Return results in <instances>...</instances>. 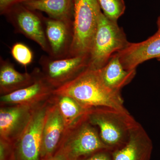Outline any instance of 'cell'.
<instances>
[{"mask_svg": "<svg viewBox=\"0 0 160 160\" xmlns=\"http://www.w3.org/2000/svg\"><path fill=\"white\" fill-rule=\"evenodd\" d=\"M53 95L73 98L86 108L108 107L125 110L120 92L106 86L98 70L87 68L74 79L55 89Z\"/></svg>", "mask_w": 160, "mask_h": 160, "instance_id": "1", "label": "cell"}, {"mask_svg": "<svg viewBox=\"0 0 160 160\" xmlns=\"http://www.w3.org/2000/svg\"><path fill=\"white\" fill-rule=\"evenodd\" d=\"M87 119L97 127L101 140L111 152L127 142L139 124L127 109L108 107L91 108Z\"/></svg>", "mask_w": 160, "mask_h": 160, "instance_id": "2", "label": "cell"}, {"mask_svg": "<svg viewBox=\"0 0 160 160\" xmlns=\"http://www.w3.org/2000/svg\"><path fill=\"white\" fill-rule=\"evenodd\" d=\"M129 42L117 22L107 18L102 12L89 50L88 68L102 69L114 53L125 49Z\"/></svg>", "mask_w": 160, "mask_h": 160, "instance_id": "3", "label": "cell"}, {"mask_svg": "<svg viewBox=\"0 0 160 160\" xmlns=\"http://www.w3.org/2000/svg\"><path fill=\"white\" fill-rule=\"evenodd\" d=\"M73 39L69 57L89 55L102 11L97 0H73Z\"/></svg>", "mask_w": 160, "mask_h": 160, "instance_id": "4", "label": "cell"}, {"mask_svg": "<svg viewBox=\"0 0 160 160\" xmlns=\"http://www.w3.org/2000/svg\"><path fill=\"white\" fill-rule=\"evenodd\" d=\"M59 149L67 160H77L100 150H109L101 140L97 128L89 122L87 117L66 130Z\"/></svg>", "mask_w": 160, "mask_h": 160, "instance_id": "5", "label": "cell"}, {"mask_svg": "<svg viewBox=\"0 0 160 160\" xmlns=\"http://www.w3.org/2000/svg\"><path fill=\"white\" fill-rule=\"evenodd\" d=\"M89 55L55 59L42 55L39 60L41 76L53 89L69 82L88 68Z\"/></svg>", "mask_w": 160, "mask_h": 160, "instance_id": "6", "label": "cell"}, {"mask_svg": "<svg viewBox=\"0 0 160 160\" xmlns=\"http://www.w3.org/2000/svg\"><path fill=\"white\" fill-rule=\"evenodd\" d=\"M51 97L36 106L26 130L14 144L16 160H41L43 126Z\"/></svg>", "mask_w": 160, "mask_h": 160, "instance_id": "7", "label": "cell"}, {"mask_svg": "<svg viewBox=\"0 0 160 160\" xmlns=\"http://www.w3.org/2000/svg\"><path fill=\"white\" fill-rule=\"evenodd\" d=\"M3 15L13 26L16 32L23 34L32 40L48 55H50V49L45 33L42 15L29 9L22 3H19L12 6Z\"/></svg>", "mask_w": 160, "mask_h": 160, "instance_id": "8", "label": "cell"}, {"mask_svg": "<svg viewBox=\"0 0 160 160\" xmlns=\"http://www.w3.org/2000/svg\"><path fill=\"white\" fill-rule=\"evenodd\" d=\"M36 106H1L0 139L14 144L27 128Z\"/></svg>", "mask_w": 160, "mask_h": 160, "instance_id": "9", "label": "cell"}, {"mask_svg": "<svg viewBox=\"0 0 160 160\" xmlns=\"http://www.w3.org/2000/svg\"><path fill=\"white\" fill-rule=\"evenodd\" d=\"M65 131L64 120L52 96L43 126L41 160L51 157L58 151Z\"/></svg>", "mask_w": 160, "mask_h": 160, "instance_id": "10", "label": "cell"}, {"mask_svg": "<svg viewBox=\"0 0 160 160\" xmlns=\"http://www.w3.org/2000/svg\"><path fill=\"white\" fill-rule=\"evenodd\" d=\"M116 53L127 70L136 69L140 64L151 59L160 60V29L146 41L129 42L125 49Z\"/></svg>", "mask_w": 160, "mask_h": 160, "instance_id": "11", "label": "cell"}, {"mask_svg": "<svg viewBox=\"0 0 160 160\" xmlns=\"http://www.w3.org/2000/svg\"><path fill=\"white\" fill-rule=\"evenodd\" d=\"M43 21L50 49L49 56L55 59L69 57L73 39V25L44 16Z\"/></svg>", "mask_w": 160, "mask_h": 160, "instance_id": "12", "label": "cell"}, {"mask_svg": "<svg viewBox=\"0 0 160 160\" xmlns=\"http://www.w3.org/2000/svg\"><path fill=\"white\" fill-rule=\"evenodd\" d=\"M54 90L41 76L40 70L38 77L32 85L9 94L1 96L0 106H36L49 99L53 95Z\"/></svg>", "mask_w": 160, "mask_h": 160, "instance_id": "13", "label": "cell"}, {"mask_svg": "<svg viewBox=\"0 0 160 160\" xmlns=\"http://www.w3.org/2000/svg\"><path fill=\"white\" fill-rule=\"evenodd\" d=\"M153 149L152 140L139 123L132 131L127 142L112 152V160H150Z\"/></svg>", "mask_w": 160, "mask_h": 160, "instance_id": "14", "label": "cell"}, {"mask_svg": "<svg viewBox=\"0 0 160 160\" xmlns=\"http://www.w3.org/2000/svg\"><path fill=\"white\" fill-rule=\"evenodd\" d=\"M40 72V69H34L31 73H21L15 69L9 61L0 58V94H9L26 88L34 82Z\"/></svg>", "mask_w": 160, "mask_h": 160, "instance_id": "15", "label": "cell"}, {"mask_svg": "<svg viewBox=\"0 0 160 160\" xmlns=\"http://www.w3.org/2000/svg\"><path fill=\"white\" fill-rule=\"evenodd\" d=\"M22 3L31 10L45 12L50 18L73 25V0H26Z\"/></svg>", "mask_w": 160, "mask_h": 160, "instance_id": "16", "label": "cell"}, {"mask_svg": "<svg viewBox=\"0 0 160 160\" xmlns=\"http://www.w3.org/2000/svg\"><path fill=\"white\" fill-rule=\"evenodd\" d=\"M98 70L106 86L118 92L131 82L136 74V69H124L117 53L111 57L106 66Z\"/></svg>", "mask_w": 160, "mask_h": 160, "instance_id": "17", "label": "cell"}, {"mask_svg": "<svg viewBox=\"0 0 160 160\" xmlns=\"http://www.w3.org/2000/svg\"><path fill=\"white\" fill-rule=\"evenodd\" d=\"M52 97L64 120L66 130L87 118L90 109L86 108L73 98L53 94Z\"/></svg>", "mask_w": 160, "mask_h": 160, "instance_id": "18", "label": "cell"}, {"mask_svg": "<svg viewBox=\"0 0 160 160\" xmlns=\"http://www.w3.org/2000/svg\"><path fill=\"white\" fill-rule=\"evenodd\" d=\"M101 10L107 18L117 22L126 10L124 0H97Z\"/></svg>", "mask_w": 160, "mask_h": 160, "instance_id": "19", "label": "cell"}, {"mask_svg": "<svg viewBox=\"0 0 160 160\" xmlns=\"http://www.w3.org/2000/svg\"><path fill=\"white\" fill-rule=\"evenodd\" d=\"M11 53L15 61L23 66H28L33 60V53L31 49L23 43L14 44L12 47Z\"/></svg>", "mask_w": 160, "mask_h": 160, "instance_id": "20", "label": "cell"}, {"mask_svg": "<svg viewBox=\"0 0 160 160\" xmlns=\"http://www.w3.org/2000/svg\"><path fill=\"white\" fill-rule=\"evenodd\" d=\"M0 160H16L13 143L0 139Z\"/></svg>", "mask_w": 160, "mask_h": 160, "instance_id": "21", "label": "cell"}, {"mask_svg": "<svg viewBox=\"0 0 160 160\" xmlns=\"http://www.w3.org/2000/svg\"><path fill=\"white\" fill-rule=\"evenodd\" d=\"M77 160H112L111 152L107 149L100 150Z\"/></svg>", "mask_w": 160, "mask_h": 160, "instance_id": "22", "label": "cell"}, {"mask_svg": "<svg viewBox=\"0 0 160 160\" xmlns=\"http://www.w3.org/2000/svg\"><path fill=\"white\" fill-rule=\"evenodd\" d=\"M25 1L26 0H0V14L3 15L12 6L22 3Z\"/></svg>", "mask_w": 160, "mask_h": 160, "instance_id": "23", "label": "cell"}, {"mask_svg": "<svg viewBox=\"0 0 160 160\" xmlns=\"http://www.w3.org/2000/svg\"><path fill=\"white\" fill-rule=\"evenodd\" d=\"M42 160H67V159L63 152L61 149H58L56 153L51 157L46 159Z\"/></svg>", "mask_w": 160, "mask_h": 160, "instance_id": "24", "label": "cell"}, {"mask_svg": "<svg viewBox=\"0 0 160 160\" xmlns=\"http://www.w3.org/2000/svg\"><path fill=\"white\" fill-rule=\"evenodd\" d=\"M157 24L158 29H160V15L159 16L158 18Z\"/></svg>", "mask_w": 160, "mask_h": 160, "instance_id": "25", "label": "cell"}]
</instances>
